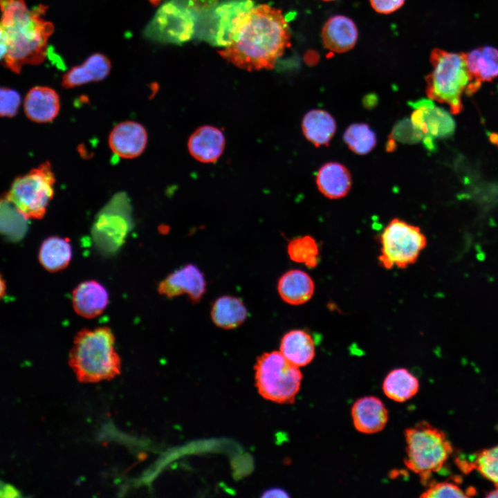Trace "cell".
Masks as SVG:
<instances>
[{
	"mask_svg": "<svg viewBox=\"0 0 498 498\" xmlns=\"http://www.w3.org/2000/svg\"><path fill=\"white\" fill-rule=\"evenodd\" d=\"M0 113L2 117L15 116L21 102L19 94L12 89L2 87L0 94Z\"/></svg>",
	"mask_w": 498,
	"mask_h": 498,
	"instance_id": "cell-33",
	"label": "cell"
},
{
	"mask_svg": "<svg viewBox=\"0 0 498 498\" xmlns=\"http://www.w3.org/2000/svg\"><path fill=\"white\" fill-rule=\"evenodd\" d=\"M343 140L349 149L358 155L369 154L377 142L376 133L366 123L349 125L344 133Z\"/></svg>",
	"mask_w": 498,
	"mask_h": 498,
	"instance_id": "cell-29",
	"label": "cell"
},
{
	"mask_svg": "<svg viewBox=\"0 0 498 498\" xmlns=\"http://www.w3.org/2000/svg\"><path fill=\"white\" fill-rule=\"evenodd\" d=\"M110 60L101 53L90 55L82 64L72 67L63 76L62 86L74 88L104 79L111 70Z\"/></svg>",
	"mask_w": 498,
	"mask_h": 498,
	"instance_id": "cell-22",
	"label": "cell"
},
{
	"mask_svg": "<svg viewBox=\"0 0 498 498\" xmlns=\"http://www.w3.org/2000/svg\"><path fill=\"white\" fill-rule=\"evenodd\" d=\"M465 55L471 77L465 94L470 96L481 88L482 83L490 82L498 77V49L482 46L465 53Z\"/></svg>",
	"mask_w": 498,
	"mask_h": 498,
	"instance_id": "cell-14",
	"label": "cell"
},
{
	"mask_svg": "<svg viewBox=\"0 0 498 498\" xmlns=\"http://www.w3.org/2000/svg\"><path fill=\"white\" fill-rule=\"evenodd\" d=\"M1 61L19 73L26 64L44 62L53 24L44 17L47 6L28 8L24 0H0Z\"/></svg>",
	"mask_w": 498,
	"mask_h": 498,
	"instance_id": "cell-2",
	"label": "cell"
},
{
	"mask_svg": "<svg viewBox=\"0 0 498 498\" xmlns=\"http://www.w3.org/2000/svg\"><path fill=\"white\" fill-rule=\"evenodd\" d=\"M476 490L469 487L463 490L453 481L430 482L421 497H470L474 496Z\"/></svg>",
	"mask_w": 498,
	"mask_h": 498,
	"instance_id": "cell-32",
	"label": "cell"
},
{
	"mask_svg": "<svg viewBox=\"0 0 498 498\" xmlns=\"http://www.w3.org/2000/svg\"><path fill=\"white\" fill-rule=\"evenodd\" d=\"M380 243V264L387 269L405 268L417 260L427 239L419 227L395 218L384 229Z\"/></svg>",
	"mask_w": 498,
	"mask_h": 498,
	"instance_id": "cell-8",
	"label": "cell"
},
{
	"mask_svg": "<svg viewBox=\"0 0 498 498\" xmlns=\"http://www.w3.org/2000/svg\"><path fill=\"white\" fill-rule=\"evenodd\" d=\"M290 37L282 10L261 4L252 8L234 41L218 53L248 71L273 69L290 46Z\"/></svg>",
	"mask_w": 498,
	"mask_h": 498,
	"instance_id": "cell-1",
	"label": "cell"
},
{
	"mask_svg": "<svg viewBox=\"0 0 498 498\" xmlns=\"http://www.w3.org/2000/svg\"><path fill=\"white\" fill-rule=\"evenodd\" d=\"M247 309L243 302L235 297L224 295L213 304L211 317L214 324L224 329L240 326L246 319Z\"/></svg>",
	"mask_w": 498,
	"mask_h": 498,
	"instance_id": "cell-26",
	"label": "cell"
},
{
	"mask_svg": "<svg viewBox=\"0 0 498 498\" xmlns=\"http://www.w3.org/2000/svg\"><path fill=\"white\" fill-rule=\"evenodd\" d=\"M414 111L410 121L422 137L425 147L434 149V140L453 134L455 123L448 111L436 107L432 100H421L412 103Z\"/></svg>",
	"mask_w": 498,
	"mask_h": 498,
	"instance_id": "cell-11",
	"label": "cell"
},
{
	"mask_svg": "<svg viewBox=\"0 0 498 498\" xmlns=\"http://www.w3.org/2000/svg\"><path fill=\"white\" fill-rule=\"evenodd\" d=\"M288 496L286 492L279 488H270L265 491L262 495L264 497H286Z\"/></svg>",
	"mask_w": 498,
	"mask_h": 498,
	"instance_id": "cell-37",
	"label": "cell"
},
{
	"mask_svg": "<svg viewBox=\"0 0 498 498\" xmlns=\"http://www.w3.org/2000/svg\"><path fill=\"white\" fill-rule=\"evenodd\" d=\"M255 385L259 394L277 403H292L298 394L302 374L280 351L266 352L255 365Z\"/></svg>",
	"mask_w": 498,
	"mask_h": 498,
	"instance_id": "cell-6",
	"label": "cell"
},
{
	"mask_svg": "<svg viewBox=\"0 0 498 498\" xmlns=\"http://www.w3.org/2000/svg\"><path fill=\"white\" fill-rule=\"evenodd\" d=\"M189 6L197 13H205L214 8L218 0H187Z\"/></svg>",
	"mask_w": 498,
	"mask_h": 498,
	"instance_id": "cell-36",
	"label": "cell"
},
{
	"mask_svg": "<svg viewBox=\"0 0 498 498\" xmlns=\"http://www.w3.org/2000/svg\"><path fill=\"white\" fill-rule=\"evenodd\" d=\"M287 252L290 259L295 262L304 264L308 268H314L317 264L318 245L309 235L293 239L288 244Z\"/></svg>",
	"mask_w": 498,
	"mask_h": 498,
	"instance_id": "cell-30",
	"label": "cell"
},
{
	"mask_svg": "<svg viewBox=\"0 0 498 498\" xmlns=\"http://www.w3.org/2000/svg\"><path fill=\"white\" fill-rule=\"evenodd\" d=\"M72 257V248L67 238L50 237L40 246L39 261L49 272H57L65 268Z\"/></svg>",
	"mask_w": 498,
	"mask_h": 498,
	"instance_id": "cell-28",
	"label": "cell"
},
{
	"mask_svg": "<svg viewBox=\"0 0 498 498\" xmlns=\"http://www.w3.org/2000/svg\"><path fill=\"white\" fill-rule=\"evenodd\" d=\"M433 70L426 77V93L432 100L447 104L452 114L463 110L462 95L471 82L465 53L436 48L430 54Z\"/></svg>",
	"mask_w": 498,
	"mask_h": 498,
	"instance_id": "cell-4",
	"label": "cell"
},
{
	"mask_svg": "<svg viewBox=\"0 0 498 498\" xmlns=\"http://www.w3.org/2000/svg\"><path fill=\"white\" fill-rule=\"evenodd\" d=\"M24 112L31 121L51 122L58 114L60 101L58 93L47 86H35L27 93L24 102Z\"/></svg>",
	"mask_w": 498,
	"mask_h": 498,
	"instance_id": "cell-19",
	"label": "cell"
},
{
	"mask_svg": "<svg viewBox=\"0 0 498 498\" xmlns=\"http://www.w3.org/2000/svg\"><path fill=\"white\" fill-rule=\"evenodd\" d=\"M225 145L223 133L210 125H204L195 130L187 142L191 156L204 163L216 161L223 154Z\"/></svg>",
	"mask_w": 498,
	"mask_h": 498,
	"instance_id": "cell-18",
	"label": "cell"
},
{
	"mask_svg": "<svg viewBox=\"0 0 498 498\" xmlns=\"http://www.w3.org/2000/svg\"><path fill=\"white\" fill-rule=\"evenodd\" d=\"M4 290H6L5 282H4L3 279L2 277H1V297H2V296L3 295V294L5 293Z\"/></svg>",
	"mask_w": 498,
	"mask_h": 498,
	"instance_id": "cell-39",
	"label": "cell"
},
{
	"mask_svg": "<svg viewBox=\"0 0 498 498\" xmlns=\"http://www.w3.org/2000/svg\"><path fill=\"white\" fill-rule=\"evenodd\" d=\"M322 1H334V0H322Z\"/></svg>",
	"mask_w": 498,
	"mask_h": 498,
	"instance_id": "cell-41",
	"label": "cell"
},
{
	"mask_svg": "<svg viewBox=\"0 0 498 498\" xmlns=\"http://www.w3.org/2000/svg\"><path fill=\"white\" fill-rule=\"evenodd\" d=\"M369 2L376 12L388 15L400 9L405 0H369Z\"/></svg>",
	"mask_w": 498,
	"mask_h": 498,
	"instance_id": "cell-35",
	"label": "cell"
},
{
	"mask_svg": "<svg viewBox=\"0 0 498 498\" xmlns=\"http://www.w3.org/2000/svg\"><path fill=\"white\" fill-rule=\"evenodd\" d=\"M147 143V133L145 127L134 121L118 124L111 130L109 145L111 151L123 158H134L145 150Z\"/></svg>",
	"mask_w": 498,
	"mask_h": 498,
	"instance_id": "cell-13",
	"label": "cell"
},
{
	"mask_svg": "<svg viewBox=\"0 0 498 498\" xmlns=\"http://www.w3.org/2000/svg\"><path fill=\"white\" fill-rule=\"evenodd\" d=\"M390 140L406 143H414L422 140L420 133L413 127L410 120L400 121L393 129Z\"/></svg>",
	"mask_w": 498,
	"mask_h": 498,
	"instance_id": "cell-34",
	"label": "cell"
},
{
	"mask_svg": "<svg viewBox=\"0 0 498 498\" xmlns=\"http://www.w3.org/2000/svg\"><path fill=\"white\" fill-rule=\"evenodd\" d=\"M197 14L187 0H169L158 8L146 27L145 36L158 42L181 44L196 31Z\"/></svg>",
	"mask_w": 498,
	"mask_h": 498,
	"instance_id": "cell-9",
	"label": "cell"
},
{
	"mask_svg": "<svg viewBox=\"0 0 498 498\" xmlns=\"http://www.w3.org/2000/svg\"><path fill=\"white\" fill-rule=\"evenodd\" d=\"M351 175L349 169L338 162L322 165L316 174V185L326 197L338 199L345 196L351 190Z\"/></svg>",
	"mask_w": 498,
	"mask_h": 498,
	"instance_id": "cell-21",
	"label": "cell"
},
{
	"mask_svg": "<svg viewBox=\"0 0 498 498\" xmlns=\"http://www.w3.org/2000/svg\"><path fill=\"white\" fill-rule=\"evenodd\" d=\"M114 345V335L107 326L82 329L78 331L68 360L77 380L82 382H96L118 375L121 363Z\"/></svg>",
	"mask_w": 498,
	"mask_h": 498,
	"instance_id": "cell-3",
	"label": "cell"
},
{
	"mask_svg": "<svg viewBox=\"0 0 498 498\" xmlns=\"http://www.w3.org/2000/svg\"><path fill=\"white\" fill-rule=\"evenodd\" d=\"M315 290L311 277L303 270L294 269L286 272L279 279L277 291L286 303L300 305L309 301Z\"/></svg>",
	"mask_w": 498,
	"mask_h": 498,
	"instance_id": "cell-23",
	"label": "cell"
},
{
	"mask_svg": "<svg viewBox=\"0 0 498 498\" xmlns=\"http://www.w3.org/2000/svg\"><path fill=\"white\" fill-rule=\"evenodd\" d=\"M151 4L154 6L158 5L162 0H148Z\"/></svg>",
	"mask_w": 498,
	"mask_h": 498,
	"instance_id": "cell-40",
	"label": "cell"
},
{
	"mask_svg": "<svg viewBox=\"0 0 498 498\" xmlns=\"http://www.w3.org/2000/svg\"><path fill=\"white\" fill-rule=\"evenodd\" d=\"M123 194L116 196L102 211L94 224V232L101 238H113L119 246L129 228L128 217L124 215L125 207L128 206Z\"/></svg>",
	"mask_w": 498,
	"mask_h": 498,
	"instance_id": "cell-15",
	"label": "cell"
},
{
	"mask_svg": "<svg viewBox=\"0 0 498 498\" xmlns=\"http://www.w3.org/2000/svg\"><path fill=\"white\" fill-rule=\"evenodd\" d=\"M55 174L46 161L17 177L5 199L26 219H39L54 194Z\"/></svg>",
	"mask_w": 498,
	"mask_h": 498,
	"instance_id": "cell-7",
	"label": "cell"
},
{
	"mask_svg": "<svg viewBox=\"0 0 498 498\" xmlns=\"http://www.w3.org/2000/svg\"><path fill=\"white\" fill-rule=\"evenodd\" d=\"M406 467L428 484L432 474L439 471L453 452V447L442 430L426 421L405 430Z\"/></svg>",
	"mask_w": 498,
	"mask_h": 498,
	"instance_id": "cell-5",
	"label": "cell"
},
{
	"mask_svg": "<svg viewBox=\"0 0 498 498\" xmlns=\"http://www.w3.org/2000/svg\"><path fill=\"white\" fill-rule=\"evenodd\" d=\"M355 428L364 434H375L382 430L388 421V411L383 402L376 396L358 399L351 408Z\"/></svg>",
	"mask_w": 498,
	"mask_h": 498,
	"instance_id": "cell-16",
	"label": "cell"
},
{
	"mask_svg": "<svg viewBox=\"0 0 498 498\" xmlns=\"http://www.w3.org/2000/svg\"><path fill=\"white\" fill-rule=\"evenodd\" d=\"M302 129L305 138L315 147L326 146L335 133L336 122L329 112L313 109L304 115Z\"/></svg>",
	"mask_w": 498,
	"mask_h": 498,
	"instance_id": "cell-25",
	"label": "cell"
},
{
	"mask_svg": "<svg viewBox=\"0 0 498 498\" xmlns=\"http://www.w3.org/2000/svg\"><path fill=\"white\" fill-rule=\"evenodd\" d=\"M321 36L326 48L333 53H343L355 46L358 33L351 19L338 15L330 17L326 21Z\"/></svg>",
	"mask_w": 498,
	"mask_h": 498,
	"instance_id": "cell-17",
	"label": "cell"
},
{
	"mask_svg": "<svg viewBox=\"0 0 498 498\" xmlns=\"http://www.w3.org/2000/svg\"><path fill=\"white\" fill-rule=\"evenodd\" d=\"M205 288L203 273L195 265L187 264L161 281L158 291L167 297L186 294L193 302H197L204 295Z\"/></svg>",
	"mask_w": 498,
	"mask_h": 498,
	"instance_id": "cell-12",
	"label": "cell"
},
{
	"mask_svg": "<svg viewBox=\"0 0 498 498\" xmlns=\"http://www.w3.org/2000/svg\"><path fill=\"white\" fill-rule=\"evenodd\" d=\"M279 351L288 361L300 368L313 361L315 355V342L305 331L292 330L282 337Z\"/></svg>",
	"mask_w": 498,
	"mask_h": 498,
	"instance_id": "cell-24",
	"label": "cell"
},
{
	"mask_svg": "<svg viewBox=\"0 0 498 498\" xmlns=\"http://www.w3.org/2000/svg\"><path fill=\"white\" fill-rule=\"evenodd\" d=\"M471 470H477L481 476L498 487V445L483 449L470 462Z\"/></svg>",
	"mask_w": 498,
	"mask_h": 498,
	"instance_id": "cell-31",
	"label": "cell"
},
{
	"mask_svg": "<svg viewBox=\"0 0 498 498\" xmlns=\"http://www.w3.org/2000/svg\"><path fill=\"white\" fill-rule=\"evenodd\" d=\"M109 295L105 288L95 280L78 284L72 293V304L75 311L85 318L100 315L106 308Z\"/></svg>",
	"mask_w": 498,
	"mask_h": 498,
	"instance_id": "cell-20",
	"label": "cell"
},
{
	"mask_svg": "<svg viewBox=\"0 0 498 498\" xmlns=\"http://www.w3.org/2000/svg\"><path fill=\"white\" fill-rule=\"evenodd\" d=\"M486 497H491V498H498V487H496L495 489L489 491L486 495Z\"/></svg>",
	"mask_w": 498,
	"mask_h": 498,
	"instance_id": "cell-38",
	"label": "cell"
},
{
	"mask_svg": "<svg viewBox=\"0 0 498 498\" xmlns=\"http://www.w3.org/2000/svg\"><path fill=\"white\" fill-rule=\"evenodd\" d=\"M254 6L252 0L225 1L205 12L196 31L210 44L225 48L234 41Z\"/></svg>",
	"mask_w": 498,
	"mask_h": 498,
	"instance_id": "cell-10",
	"label": "cell"
},
{
	"mask_svg": "<svg viewBox=\"0 0 498 498\" xmlns=\"http://www.w3.org/2000/svg\"><path fill=\"white\" fill-rule=\"evenodd\" d=\"M417 378L405 368L391 371L382 382V391L389 399L403 403L413 398L418 391Z\"/></svg>",
	"mask_w": 498,
	"mask_h": 498,
	"instance_id": "cell-27",
	"label": "cell"
}]
</instances>
